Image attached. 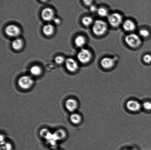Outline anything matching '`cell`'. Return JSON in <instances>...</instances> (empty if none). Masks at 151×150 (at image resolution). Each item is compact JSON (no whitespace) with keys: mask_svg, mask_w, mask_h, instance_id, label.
Here are the masks:
<instances>
[{"mask_svg":"<svg viewBox=\"0 0 151 150\" xmlns=\"http://www.w3.org/2000/svg\"><path fill=\"white\" fill-rule=\"evenodd\" d=\"M108 25L104 21L97 20L95 21L92 26V30L94 34L101 36L106 33L108 30Z\"/></svg>","mask_w":151,"mask_h":150,"instance_id":"cell-1","label":"cell"},{"mask_svg":"<svg viewBox=\"0 0 151 150\" xmlns=\"http://www.w3.org/2000/svg\"><path fill=\"white\" fill-rule=\"evenodd\" d=\"M125 41L129 46L133 48H138L142 43L141 38L139 35L134 33L127 35L125 38Z\"/></svg>","mask_w":151,"mask_h":150,"instance_id":"cell-2","label":"cell"},{"mask_svg":"<svg viewBox=\"0 0 151 150\" xmlns=\"http://www.w3.org/2000/svg\"><path fill=\"white\" fill-rule=\"evenodd\" d=\"M107 20L109 24L114 28L119 27L124 21L122 15L118 13L109 14L107 17Z\"/></svg>","mask_w":151,"mask_h":150,"instance_id":"cell-3","label":"cell"},{"mask_svg":"<svg viewBox=\"0 0 151 150\" xmlns=\"http://www.w3.org/2000/svg\"><path fill=\"white\" fill-rule=\"evenodd\" d=\"M77 58L78 61L83 64H86L91 61L92 55L89 50L87 48H81L77 54Z\"/></svg>","mask_w":151,"mask_h":150,"instance_id":"cell-4","label":"cell"},{"mask_svg":"<svg viewBox=\"0 0 151 150\" xmlns=\"http://www.w3.org/2000/svg\"><path fill=\"white\" fill-rule=\"evenodd\" d=\"M19 86L22 89L28 90L32 87L34 83L32 78L29 75H24L19 78L18 81Z\"/></svg>","mask_w":151,"mask_h":150,"instance_id":"cell-5","label":"cell"},{"mask_svg":"<svg viewBox=\"0 0 151 150\" xmlns=\"http://www.w3.org/2000/svg\"><path fill=\"white\" fill-rule=\"evenodd\" d=\"M6 34L10 37L16 38L21 33V30L18 26L14 24H10L7 26L4 29Z\"/></svg>","mask_w":151,"mask_h":150,"instance_id":"cell-6","label":"cell"},{"mask_svg":"<svg viewBox=\"0 0 151 150\" xmlns=\"http://www.w3.org/2000/svg\"><path fill=\"white\" fill-rule=\"evenodd\" d=\"M126 107L127 109L130 112H136L140 111L142 105L139 101L136 100H131L127 101Z\"/></svg>","mask_w":151,"mask_h":150,"instance_id":"cell-7","label":"cell"},{"mask_svg":"<svg viewBox=\"0 0 151 150\" xmlns=\"http://www.w3.org/2000/svg\"><path fill=\"white\" fill-rule=\"evenodd\" d=\"M43 20L46 21H50L55 18L54 10L50 7H46L42 10L41 13Z\"/></svg>","mask_w":151,"mask_h":150,"instance_id":"cell-8","label":"cell"},{"mask_svg":"<svg viewBox=\"0 0 151 150\" xmlns=\"http://www.w3.org/2000/svg\"><path fill=\"white\" fill-rule=\"evenodd\" d=\"M115 60L111 57H105L100 61V65L102 68L106 70H109L113 68L115 65Z\"/></svg>","mask_w":151,"mask_h":150,"instance_id":"cell-9","label":"cell"},{"mask_svg":"<svg viewBox=\"0 0 151 150\" xmlns=\"http://www.w3.org/2000/svg\"><path fill=\"white\" fill-rule=\"evenodd\" d=\"M65 66L66 68L71 73H75L78 68V64L76 60L73 58H69L66 60Z\"/></svg>","mask_w":151,"mask_h":150,"instance_id":"cell-10","label":"cell"},{"mask_svg":"<svg viewBox=\"0 0 151 150\" xmlns=\"http://www.w3.org/2000/svg\"><path fill=\"white\" fill-rule=\"evenodd\" d=\"M65 106L68 111L70 112H73L78 108V104L76 100L70 98L66 101Z\"/></svg>","mask_w":151,"mask_h":150,"instance_id":"cell-11","label":"cell"},{"mask_svg":"<svg viewBox=\"0 0 151 150\" xmlns=\"http://www.w3.org/2000/svg\"><path fill=\"white\" fill-rule=\"evenodd\" d=\"M122 28L124 30L128 32H132L135 30L136 25L134 21L129 19L124 21L123 22Z\"/></svg>","mask_w":151,"mask_h":150,"instance_id":"cell-12","label":"cell"},{"mask_svg":"<svg viewBox=\"0 0 151 150\" xmlns=\"http://www.w3.org/2000/svg\"><path fill=\"white\" fill-rule=\"evenodd\" d=\"M86 38L82 35H78L75 39V45L79 48H83L86 43Z\"/></svg>","mask_w":151,"mask_h":150,"instance_id":"cell-13","label":"cell"},{"mask_svg":"<svg viewBox=\"0 0 151 150\" xmlns=\"http://www.w3.org/2000/svg\"><path fill=\"white\" fill-rule=\"evenodd\" d=\"M42 30L43 33L46 36H50L54 33V26L51 24H46L43 27Z\"/></svg>","mask_w":151,"mask_h":150,"instance_id":"cell-14","label":"cell"},{"mask_svg":"<svg viewBox=\"0 0 151 150\" xmlns=\"http://www.w3.org/2000/svg\"><path fill=\"white\" fill-rule=\"evenodd\" d=\"M23 41L20 38H16L12 42V47L13 49L16 50H19L22 49L23 46Z\"/></svg>","mask_w":151,"mask_h":150,"instance_id":"cell-15","label":"cell"},{"mask_svg":"<svg viewBox=\"0 0 151 150\" xmlns=\"http://www.w3.org/2000/svg\"><path fill=\"white\" fill-rule=\"evenodd\" d=\"M53 137L56 140H62L64 139L66 136V132L64 130L59 129L55 132L53 134Z\"/></svg>","mask_w":151,"mask_h":150,"instance_id":"cell-16","label":"cell"},{"mask_svg":"<svg viewBox=\"0 0 151 150\" xmlns=\"http://www.w3.org/2000/svg\"><path fill=\"white\" fill-rule=\"evenodd\" d=\"M70 121L72 123L75 124H80L82 121V117L81 114L78 113H73L70 117Z\"/></svg>","mask_w":151,"mask_h":150,"instance_id":"cell-17","label":"cell"},{"mask_svg":"<svg viewBox=\"0 0 151 150\" xmlns=\"http://www.w3.org/2000/svg\"><path fill=\"white\" fill-rule=\"evenodd\" d=\"M81 22L84 26H92L94 21L91 16H86L83 18Z\"/></svg>","mask_w":151,"mask_h":150,"instance_id":"cell-18","label":"cell"},{"mask_svg":"<svg viewBox=\"0 0 151 150\" xmlns=\"http://www.w3.org/2000/svg\"><path fill=\"white\" fill-rule=\"evenodd\" d=\"M98 14L100 17H107L109 15V10L106 7H99L97 12Z\"/></svg>","mask_w":151,"mask_h":150,"instance_id":"cell-19","label":"cell"},{"mask_svg":"<svg viewBox=\"0 0 151 150\" xmlns=\"http://www.w3.org/2000/svg\"><path fill=\"white\" fill-rule=\"evenodd\" d=\"M30 72L32 75L38 76L42 73V70L40 66L34 65L31 68Z\"/></svg>","mask_w":151,"mask_h":150,"instance_id":"cell-20","label":"cell"},{"mask_svg":"<svg viewBox=\"0 0 151 150\" xmlns=\"http://www.w3.org/2000/svg\"><path fill=\"white\" fill-rule=\"evenodd\" d=\"M1 150H13L12 145L10 142L4 141L1 143Z\"/></svg>","mask_w":151,"mask_h":150,"instance_id":"cell-21","label":"cell"},{"mask_svg":"<svg viewBox=\"0 0 151 150\" xmlns=\"http://www.w3.org/2000/svg\"><path fill=\"white\" fill-rule=\"evenodd\" d=\"M150 32L146 29H141L139 31V35L140 37L142 38H147L150 36Z\"/></svg>","mask_w":151,"mask_h":150,"instance_id":"cell-22","label":"cell"},{"mask_svg":"<svg viewBox=\"0 0 151 150\" xmlns=\"http://www.w3.org/2000/svg\"><path fill=\"white\" fill-rule=\"evenodd\" d=\"M66 60H65L64 57L63 56L59 55L57 56L55 58V61L58 64L60 65L63 64L65 62Z\"/></svg>","mask_w":151,"mask_h":150,"instance_id":"cell-23","label":"cell"},{"mask_svg":"<svg viewBox=\"0 0 151 150\" xmlns=\"http://www.w3.org/2000/svg\"><path fill=\"white\" fill-rule=\"evenodd\" d=\"M142 107L147 111H151V102L149 101H146L142 104Z\"/></svg>","mask_w":151,"mask_h":150,"instance_id":"cell-24","label":"cell"},{"mask_svg":"<svg viewBox=\"0 0 151 150\" xmlns=\"http://www.w3.org/2000/svg\"><path fill=\"white\" fill-rule=\"evenodd\" d=\"M143 60L146 64H151V54H146L143 56Z\"/></svg>","mask_w":151,"mask_h":150,"instance_id":"cell-25","label":"cell"},{"mask_svg":"<svg viewBox=\"0 0 151 150\" xmlns=\"http://www.w3.org/2000/svg\"><path fill=\"white\" fill-rule=\"evenodd\" d=\"M99 7L96 4H93L89 6V10L91 13H94L97 12L98 9Z\"/></svg>","mask_w":151,"mask_h":150,"instance_id":"cell-26","label":"cell"},{"mask_svg":"<svg viewBox=\"0 0 151 150\" xmlns=\"http://www.w3.org/2000/svg\"><path fill=\"white\" fill-rule=\"evenodd\" d=\"M83 3L86 6H90L94 4V0H82Z\"/></svg>","mask_w":151,"mask_h":150,"instance_id":"cell-27","label":"cell"},{"mask_svg":"<svg viewBox=\"0 0 151 150\" xmlns=\"http://www.w3.org/2000/svg\"><path fill=\"white\" fill-rule=\"evenodd\" d=\"M53 21H54V23H55L56 24L58 25L60 24V19L58 18L55 17V18Z\"/></svg>","mask_w":151,"mask_h":150,"instance_id":"cell-28","label":"cell"},{"mask_svg":"<svg viewBox=\"0 0 151 150\" xmlns=\"http://www.w3.org/2000/svg\"><path fill=\"white\" fill-rule=\"evenodd\" d=\"M5 139H4V137L3 135H1V142L5 141Z\"/></svg>","mask_w":151,"mask_h":150,"instance_id":"cell-29","label":"cell"},{"mask_svg":"<svg viewBox=\"0 0 151 150\" xmlns=\"http://www.w3.org/2000/svg\"><path fill=\"white\" fill-rule=\"evenodd\" d=\"M40 1H42V2H45V1H47V0H40Z\"/></svg>","mask_w":151,"mask_h":150,"instance_id":"cell-30","label":"cell"},{"mask_svg":"<svg viewBox=\"0 0 151 150\" xmlns=\"http://www.w3.org/2000/svg\"><path fill=\"white\" fill-rule=\"evenodd\" d=\"M62 150V149H57V150Z\"/></svg>","mask_w":151,"mask_h":150,"instance_id":"cell-31","label":"cell"}]
</instances>
